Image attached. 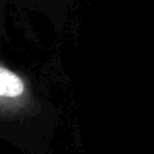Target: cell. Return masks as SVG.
Wrapping results in <instances>:
<instances>
[{"label": "cell", "instance_id": "cell-1", "mask_svg": "<svg viewBox=\"0 0 154 154\" xmlns=\"http://www.w3.org/2000/svg\"><path fill=\"white\" fill-rule=\"evenodd\" d=\"M27 94L26 83L12 69L0 65V110L18 104Z\"/></svg>", "mask_w": 154, "mask_h": 154}]
</instances>
